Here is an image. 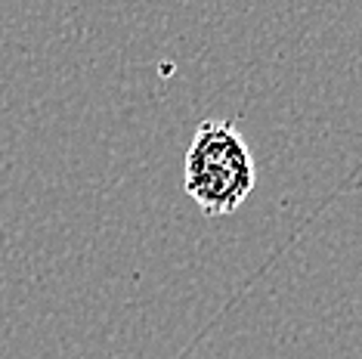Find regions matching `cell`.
Returning <instances> with one entry per match:
<instances>
[{"mask_svg":"<svg viewBox=\"0 0 362 359\" xmlns=\"http://www.w3.org/2000/svg\"><path fill=\"white\" fill-rule=\"evenodd\" d=\"M257 183L254 155L233 121H202L183 161V189L208 217H226L248 201Z\"/></svg>","mask_w":362,"mask_h":359,"instance_id":"6da1fadb","label":"cell"}]
</instances>
